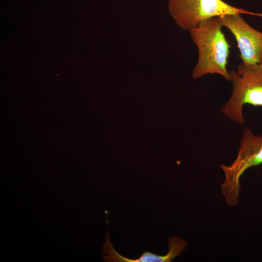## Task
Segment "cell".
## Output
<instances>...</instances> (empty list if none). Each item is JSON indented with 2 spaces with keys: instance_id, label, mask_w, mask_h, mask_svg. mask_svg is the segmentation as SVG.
I'll return each mask as SVG.
<instances>
[{
  "instance_id": "7",
  "label": "cell",
  "mask_w": 262,
  "mask_h": 262,
  "mask_svg": "<svg viewBox=\"0 0 262 262\" xmlns=\"http://www.w3.org/2000/svg\"><path fill=\"white\" fill-rule=\"evenodd\" d=\"M254 16L262 17V13H255Z\"/></svg>"
},
{
  "instance_id": "4",
  "label": "cell",
  "mask_w": 262,
  "mask_h": 262,
  "mask_svg": "<svg viewBox=\"0 0 262 262\" xmlns=\"http://www.w3.org/2000/svg\"><path fill=\"white\" fill-rule=\"evenodd\" d=\"M168 8L177 25L186 31L212 17L226 14L253 15V13L223 0H168Z\"/></svg>"
},
{
  "instance_id": "1",
  "label": "cell",
  "mask_w": 262,
  "mask_h": 262,
  "mask_svg": "<svg viewBox=\"0 0 262 262\" xmlns=\"http://www.w3.org/2000/svg\"><path fill=\"white\" fill-rule=\"evenodd\" d=\"M219 16L201 22L189 31L198 51V58L192 73L195 79L209 74H216L230 82L227 65L230 45L222 31Z\"/></svg>"
},
{
  "instance_id": "5",
  "label": "cell",
  "mask_w": 262,
  "mask_h": 262,
  "mask_svg": "<svg viewBox=\"0 0 262 262\" xmlns=\"http://www.w3.org/2000/svg\"><path fill=\"white\" fill-rule=\"evenodd\" d=\"M219 18L222 26L234 35L242 62L262 64V32L251 26L240 14H226Z\"/></svg>"
},
{
  "instance_id": "6",
  "label": "cell",
  "mask_w": 262,
  "mask_h": 262,
  "mask_svg": "<svg viewBox=\"0 0 262 262\" xmlns=\"http://www.w3.org/2000/svg\"><path fill=\"white\" fill-rule=\"evenodd\" d=\"M103 250L107 256L104 259L108 262H170L180 255L187 247V243L179 236L168 238V252L164 256L156 255L151 252H144L138 258L129 259L119 254L111 244L108 233Z\"/></svg>"
},
{
  "instance_id": "3",
  "label": "cell",
  "mask_w": 262,
  "mask_h": 262,
  "mask_svg": "<svg viewBox=\"0 0 262 262\" xmlns=\"http://www.w3.org/2000/svg\"><path fill=\"white\" fill-rule=\"evenodd\" d=\"M262 164V134L255 135L246 128L240 139L238 155L235 160L229 166L220 165L225 177L221 184V192L229 206H235L239 202L241 176L247 169Z\"/></svg>"
},
{
  "instance_id": "2",
  "label": "cell",
  "mask_w": 262,
  "mask_h": 262,
  "mask_svg": "<svg viewBox=\"0 0 262 262\" xmlns=\"http://www.w3.org/2000/svg\"><path fill=\"white\" fill-rule=\"evenodd\" d=\"M229 74L232 91L221 110L235 123L244 124V105L262 106V64H245L241 62L237 70H231Z\"/></svg>"
}]
</instances>
